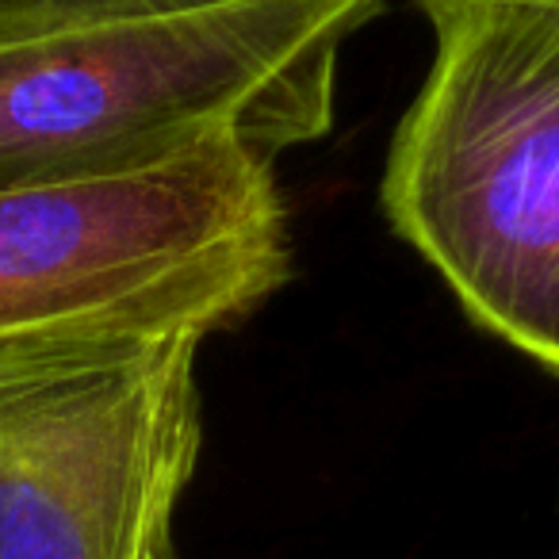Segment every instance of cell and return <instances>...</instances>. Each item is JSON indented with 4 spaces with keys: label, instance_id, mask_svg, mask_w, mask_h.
<instances>
[{
    "label": "cell",
    "instance_id": "1",
    "mask_svg": "<svg viewBox=\"0 0 559 559\" xmlns=\"http://www.w3.org/2000/svg\"><path fill=\"white\" fill-rule=\"evenodd\" d=\"M292 272L276 162L230 134L0 177V357L241 326Z\"/></svg>",
    "mask_w": 559,
    "mask_h": 559
},
{
    "label": "cell",
    "instance_id": "2",
    "mask_svg": "<svg viewBox=\"0 0 559 559\" xmlns=\"http://www.w3.org/2000/svg\"><path fill=\"white\" fill-rule=\"evenodd\" d=\"M380 0H215L0 39V177L230 134L276 162L334 123L342 50Z\"/></svg>",
    "mask_w": 559,
    "mask_h": 559
},
{
    "label": "cell",
    "instance_id": "3",
    "mask_svg": "<svg viewBox=\"0 0 559 559\" xmlns=\"http://www.w3.org/2000/svg\"><path fill=\"white\" fill-rule=\"evenodd\" d=\"M433 66L391 139V226L487 334L559 376V9L433 12Z\"/></svg>",
    "mask_w": 559,
    "mask_h": 559
},
{
    "label": "cell",
    "instance_id": "4",
    "mask_svg": "<svg viewBox=\"0 0 559 559\" xmlns=\"http://www.w3.org/2000/svg\"><path fill=\"white\" fill-rule=\"evenodd\" d=\"M200 337L0 357V559H173Z\"/></svg>",
    "mask_w": 559,
    "mask_h": 559
},
{
    "label": "cell",
    "instance_id": "5",
    "mask_svg": "<svg viewBox=\"0 0 559 559\" xmlns=\"http://www.w3.org/2000/svg\"><path fill=\"white\" fill-rule=\"evenodd\" d=\"M192 4H215V0H0V39H20L104 16H131V12L192 9Z\"/></svg>",
    "mask_w": 559,
    "mask_h": 559
},
{
    "label": "cell",
    "instance_id": "6",
    "mask_svg": "<svg viewBox=\"0 0 559 559\" xmlns=\"http://www.w3.org/2000/svg\"><path fill=\"white\" fill-rule=\"evenodd\" d=\"M426 16L444 9H460V4H540V9H559V0H418Z\"/></svg>",
    "mask_w": 559,
    "mask_h": 559
}]
</instances>
